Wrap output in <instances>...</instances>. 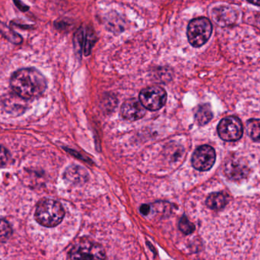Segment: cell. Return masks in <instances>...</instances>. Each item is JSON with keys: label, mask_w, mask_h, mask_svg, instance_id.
Masks as SVG:
<instances>
[{"label": "cell", "mask_w": 260, "mask_h": 260, "mask_svg": "<svg viewBox=\"0 0 260 260\" xmlns=\"http://www.w3.org/2000/svg\"><path fill=\"white\" fill-rule=\"evenodd\" d=\"M212 33V23L204 17L192 20L188 25V40L194 47L204 45L209 41Z\"/></svg>", "instance_id": "obj_4"}, {"label": "cell", "mask_w": 260, "mask_h": 260, "mask_svg": "<svg viewBox=\"0 0 260 260\" xmlns=\"http://www.w3.org/2000/svg\"><path fill=\"white\" fill-rule=\"evenodd\" d=\"M212 18L218 25H231L236 20V14L231 8L221 6L212 11Z\"/></svg>", "instance_id": "obj_10"}, {"label": "cell", "mask_w": 260, "mask_h": 260, "mask_svg": "<svg viewBox=\"0 0 260 260\" xmlns=\"http://www.w3.org/2000/svg\"><path fill=\"white\" fill-rule=\"evenodd\" d=\"M146 109L144 108L140 101L136 99L126 100L122 105L121 115L125 120L136 121L140 120L145 115Z\"/></svg>", "instance_id": "obj_8"}, {"label": "cell", "mask_w": 260, "mask_h": 260, "mask_svg": "<svg viewBox=\"0 0 260 260\" xmlns=\"http://www.w3.org/2000/svg\"><path fill=\"white\" fill-rule=\"evenodd\" d=\"M249 3L252 4L256 5V6H260V0H247Z\"/></svg>", "instance_id": "obj_19"}, {"label": "cell", "mask_w": 260, "mask_h": 260, "mask_svg": "<svg viewBox=\"0 0 260 260\" xmlns=\"http://www.w3.org/2000/svg\"><path fill=\"white\" fill-rule=\"evenodd\" d=\"M12 229L6 220L0 219V242H5L10 238Z\"/></svg>", "instance_id": "obj_15"}, {"label": "cell", "mask_w": 260, "mask_h": 260, "mask_svg": "<svg viewBox=\"0 0 260 260\" xmlns=\"http://www.w3.org/2000/svg\"><path fill=\"white\" fill-rule=\"evenodd\" d=\"M227 203L228 197L222 192H213L206 200V205L212 210H221Z\"/></svg>", "instance_id": "obj_11"}, {"label": "cell", "mask_w": 260, "mask_h": 260, "mask_svg": "<svg viewBox=\"0 0 260 260\" xmlns=\"http://www.w3.org/2000/svg\"><path fill=\"white\" fill-rule=\"evenodd\" d=\"M65 215L63 207L59 202L44 200L40 202L35 211L37 221L44 227L53 228L62 222Z\"/></svg>", "instance_id": "obj_2"}, {"label": "cell", "mask_w": 260, "mask_h": 260, "mask_svg": "<svg viewBox=\"0 0 260 260\" xmlns=\"http://www.w3.org/2000/svg\"><path fill=\"white\" fill-rule=\"evenodd\" d=\"M178 227L184 235H190L195 231V225L191 223L186 216H183L180 218Z\"/></svg>", "instance_id": "obj_14"}, {"label": "cell", "mask_w": 260, "mask_h": 260, "mask_svg": "<svg viewBox=\"0 0 260 260\" xmlns=\"http://www.w3.org/2000/svg\"><path fill=\"white\" fill-rule=\"evenodd\" d=\"M70 260H105L103 247L89 240H82L73 246L70 252Z\"/></svg>", "instance_id": "obj_3"}, {"label": "cell", "mask_w": 260, "mask_h": 260, "mask_svg": "<svg viewBox=\"0 0 260 260\" xmlns=\"http://www.w3.org/2000/svg\"><path fill=\"white\" fill-rule=\"evenodd\" d=\"M95 33L91 28L87 29L85 37V31L82 28L79 29V31L75 35V45L77 48L83 47L85 56H88L91 53V49L95 44Z\"/></svg>", "instance_id": "obj_9"}, {"label": "cell", "mask_w": 260, "mask_h": 260, "mask_svg": "<svg viewBox=\"0 0 260 260\" xmlns=\"http://www.w3.org/2000/svg\"><path fill=\"white\" fill-rule=\"evenodd\" d=\"M151 212V206L150 205H142L140 207V212L142 215L147 216Z\"/></svg>", "instance_id": "obj_17"}, {"label": "cell", "mask_w": 260, "mask_h": 260, "mask_svg": "<svg viewBox=\"0 0 260 260\" xmlns=\"http://www.w3.org/2000/svg\"><path fill=\"white\" fill-rule=\"evenodd\" d=\"M14 1H15V4L17 5V6H18V8H19L21 10L25 11L28 9V7L23 5L22 3L20 2V0H14Z\"/></svg>", "instance_id": "obj_18"}, {"label": "cell", "mask_w": 260, "mask_h": 260, "mask_svg": "<svg viewBox=\"0 0 260 260\" xmlns=\"http://www.w3.org/2000/svg\"><path fill=\"white\" fill-rule=\"evenodd\" d=\"M9 159H10V154L9 151L4 147L0 145V168L6 166Z\"/></svg>", "instance_id": "obj_16"}, {"label": "cell", "mask_w": 260, "mask_h": 260, "mask_svg": "<svg viewBox=\"0 0 260 260\" xmlns=\"http://www.w3.org/2000/svg\"><path fill=\"white\" fill-rule=\"evenodd\" d=\"M195 117L198 124L201 125V126L207 124L213 117L210 105H203L199 107L197 112H196Z\"/></svg>", "instance_id": "obj_12"}, {"label": "cell", "mask_w": 260, "mask_h": 260, "mask_svg": "<svg viewBox=\"0 0 260 260\" xmlns=\"http://www.w3.org/2000/svg\"><path fill=\"white\" fill-rule=\"evenodd\" d=\"M11 86L18 97L30 100L40 97L44 92L47 81L38 70L23 69L12 75Z\"/></svg>", "instance_id": "obj_1"}, {"label": "cell", "mask_w": 260, "mask_h": 260, "mask_svg": "<svg viewBox=\"0 0 260 260\" xmlns=\"http://www.w3.org/2000/svg\"><path fill=\"white\" fill-rule=\"evenodd\" d=\"M247 133L256 142L260 141V119H251L247 123Z\"/></svg>", "instance_id": "obj_13"}, {"label": "cell", "mask_w": 260, "mask_h": 260, "mask_svg": "<svg viewBox=\"0 0 260 260\" xmlns=\"http://www.w3.org/2000/svg\"><path fill=\"white\" fill-rule=\"evenodd\" d=\"M217 129L219 137L226 142H236L241 139L244 133L242 122L235 116L222 119Z\"/></svg>", "instance_id": "obj_6"}, {"label": "cell", "mask_w": 260, "mask_h": 260, "mask_svg": "<svg viewBox=\"0 0 260 260\" xmlns=\"http://www.w3.org/2000/svg\"><path fill=\"white\" fill-rule=\"evenodd\" d=\"M216 160L215 149L209 145H202L194 151L192 157V165L200 171H209Z\"/></svg>", "instance_id": "obj_7"}, {"label": "cell", "mask_w": 260, "mask_h": 260, "mask_svg": "<svg viewBox=\"0 0 260 260\" xmlns=\"http://www.w3.org/2000/svg\"><path fill=\"white\" fill-rule=\"evenodd\" d=\"M139 101L145 109L151 111H158L166 103L167 93L161 87H148L141 91Z\"/></svg>", "instance_id": "obj_5"}]
</instances>
